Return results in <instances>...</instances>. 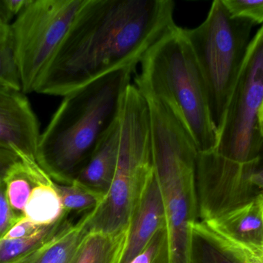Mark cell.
<instances>
[{
    "label": "cell",
    "mask_w": 263,
    "mask_h": 263,
    "mask_svg": "<svg viewBox=\"0 0 263 263\" xmlns=\"http://www.w3.org/2000/svg\"><path fill=\"white\" fill-rule=\"evenodd\" d=\"M172 0H83L35 92L69 93L110 73L136 67L176 26Z\"/></svg>",
    "instance_id": "6da1fadb"
},
{
    "label": "cell",
    "mask_w": 263,
    "mask_h": 263,
    "mask_svg": "<svg viewBox=\"0 0 263 263\" xmlns=\"http://www.w3.org/2000/svg\"><path fill=\"white\" fill-rule=\"evenodd\" d=\"M135 71L119 69L64 96L40 134L35 153L37 163L55 183H72L119 121Z\"/></svg>",
    "instance_id": "7a4b0ae2"
},
{
    "label": "cell",
    "mask_w": 263,
    "mask_h": 263,
    "mask_svg": "<svg viewBox=\"0 0 263 263\" xmlns=\"http://www.w3.org/2000/svg\"><path fill=\"white\" fill-rule=\"evenodd\" d=\"M135 86L144 97L163 102L199 153L215 151L219 133L210 112L205 83L184 29L176 26L142 57Z\"/></svg>",
    "instance_id": "3957f363"
},
{
    "label": "cell",
    "mask_w": 263,
    "mask_h": 263,
    "mask_svg": "<svg viewBox=\"0 0 263 263\" xmlns=\"http://www.w3.org/2000/svg\"><path fill=\"white\" fill-rule=\"evenodd\" d=\"M154 172L163 199L171 263H196L193 225L199 220L196 190L198 151L160 100L148 99Z\"/></svg>",
    "instance_id": "277c9868"
},
{
    "label": "cell",
    "mask_w": 263,
    "mask_h": 263,
    "mask_svg": "<svg viewBox=\"0 0 263 263\" xmlns=\"http://www.w3.org/2000/svg\"><path fill=\"white\" fill-rule=\"evenodd\" d=\"M117 169L103 202L86 213L90 232L117 233L129 227L136 205L154 173L151 124L146 99L128 86L120 118Z\"/></svg>",
    "instance_id": "5b68a950"
},
{
    "label": "cell",
    "mask_w": 263,
    "mask_h": 263,
    "mask_svg": "<svg viewBox=\"0 0 263 263\" xmlns=\"http://www.w3.org/2000/svg\"><path fill=\"white\" fill-rule=\"evenodd\" d=\"M255 23L230 14L223 0L212 3L205 20L184 29L202 74L219 133L250 45Z\"/></svg>",
    "instance_id": "8992f818"
},
{
    "label": "cell",
    "mask_w": 263,
    "mask_h": 263,
    "mask_svg": "<svg viewBox=\"0 0 263 263\" xmlns=\"http://www.w3.org/2000/svg\"><path fill=\"white\" fill-rule=\"evenodd\" d=\"M83 3V0H29L12 20L9 29L25 94L35 92Z\"/></svg>",
    "instance_id": "52a82bcc"
},
{
    "label": "cell",
    "mask_w": 263,
    "mask_h": 263,
    "mask_svg": "<svg viewBox=\"0 0 263 263\" xmlns=\"http://www.w3.org/2000/svg\"><path fill=\"white\" fill-rule=\"evenodd\" d=\"M263 26L252 39L219 131L216 151L241 163L253 162L263 140Z\"/></svg>",
    "instance_id": "ba28073f"
},
{
    "label": "cell",
    "mask_w": 263,
    "mask_h": 263,
    "mask_svg": "<svg viewBox=\"0 0 263 263\" xmlns=\"http://www.w3.org/2000/svg\"><path fill=\"white\" fill-rule=\"evenodd\" d=\"M253 162H236L216 150L198 152L196 179L199 221L217 219L261 197L252 181Z\"/></svg>",
    "instance_id": "9c48e42d"
},
{
    "label": "cell",
    "mask_w": 263,
    "mask_h": 263,
    "mask_svg": "<svg viewBox=\"0 0 263 263\" xmlns=\"http://www.w3.org/2000/svg\"><path fill=\"white\" fill-rule=\"evenodd\" d=\"M40 123L22 91L0 86V147L35 159Z\"/></svg>",
    "instance_id": "30bf717a"
},
{
    "label": "cell",
    "mask_w": 263,
    "mask_h": 263,
    "mask_svg": "<svg viewBox=\"0 0 263 263\" xmlns=\"http://www.w3.org/2000/svg\"><path fill=\"white\" fill-rule=\"evenodd\" d=\"M165 226L163 199L154 172L133 212L124 251L119 263H131L154 235Z\"/></svg>",
    "instance_id": "8fae6325"
},
{
    "label": "cell",
    "mask_w": 263,
    "mask_h": 263,
    "mask_svg": "<svg viewBox=\"0 0 263 263\" xmlns=\"http://www.w3.org/2000/svg\"><path fill=\"white\" fill-rule=\"evenodd\" d=\"M203 222L231 242L250 248H263V197Z\"/></svg>",
    "instance_id": "7c38bea8"
},
{
    "label": "cell",
    "mask_w": 263,
    "mask_h": 263,
    "mask_svg": "<svg viewBox=\"0 0 263 263\" xmlns=\"http://www.w3.org/2000/svg\"><path fill=\"white\" fill-rule=\"evenodd\" d=\"M120 140L119 120L99 144L74 181L105 197L115 176Z\"/></svg>",
    "instance_id": "4fadbf2b"
},
{
    "label": "cell",
    "mask_w": 263,
    "mask_h": 263,
    "mask_svg": "<svg viewBox=\"0 0 263 263\" xmlns=\"http://www.w3.org/2000/svg\"><path fill=\"white\" fill-rule=\"evenodd\" d=\"M3 177L6 195L17 221L24 218L25 208L34 188L51 179L37 163L35 157L18 154Z\"/></svg>",
    "instance_id": "5bb4252c"
},
{
    "label": "cell",
    "mask_w": 263,
    "mask_h": 263,
    "mask_svg": "<svg viewBox=\"0 0 263 263\" xmlns=\"http://www.w3.org/2000/svg\"><path fill=\"white\" fill-rule=\"evenodd\" d=\"M89 232L85 213L77 223L71 222L53 239L18 263H76Z\"/></svg>",
    "instance_id": "9a60e30c"
},
{
    "label": "cell",
    "mask_w": 263,
    "mask_h": 263,
    "mask_svg": "<svg viewBox=\"0 0 263 263\" xmlns=\"http://www.w3.org/2000/svg\"><path fill=\"white\" fill-rule=\"evenodd\" d=\"M193 245L196 263H247L233 242L202 221L193 225Z\"/></svg>",
    "instance_id": "2e32d148"
},
{
    "label": "cell",
    "mask_w": 263,
    "mask_h": 263,
    "mask_svg": "<svg viewBox=\"0 0 263 263\" xmlns=\"http://www.w3.org/2000/svg\"><path fill=\"white\" fill-rule=\"evenodd\" d=\"M69 215L63 208L57 183L52 179L34 188L24 212L25 218L43 227L66 222Z\"/></svg>",
    "instance_id": "e0dca14e"
},
{
    "label": "cell",
    "mask_w": 263,
    "mask_h": 263,
    "mask_svg": "<svg viewBox=\"0 0 263 263\" xmlns=\"http://www.w3.org/2000/svg\"><path fill=\"white\" fill-rule=\"evenodd\" d=\"M128 230L117 233L89 232L85 237L76 263H119L124 251Z\"/></svg>",
    "instance_id": "ac0fdd59"
},
{
    "label": "cell",
    "mask_w": 263,
    "mask_h": 263,
    "mask_svg": "<svg viewBox=\"0 0 263 263\" xmlns=\"http://www.w3.org/2000/svg\"><path fill=\"white\" fill-rule=\"evenodd\" d=\"M70 221L46 227L40 233L23 239L0 240V263H18L53 239L66 229Z\"/></svg>",
    "instance_id": "d6986e66"
},
{
    "label": "cell",
    "mask_w": 263,
    "mask_h": 263,
    "mask_svg": "<svg viewBox=\"0 0 263 263\" xmlns=\"http://www.w3.org/2000/svg\"><path fill=\"white\" fill-rule=\"evenodd\" d=\"M57 191L66 213H89L97 208L104 196L73 181L69 185L57 183Z\"/></svg>",
    "instance_id": "ffe728a7"
},
{
    "label": "cell",
    "mask_w": 263,
    "mask_h": 263,
    "mask_svg": "<svg viewBox=\"0 0 263 263\" xmlns=\"http://www.w3.org/2000/svg\"><path fill=\"white\" fill-rule=\"evenodd\" d=\"M0 83L9 87L22 91L21 77L10 29L0 39Z\"/></svg>",
    "instance_id": "44dd1931"
},
{
    "label": "cell",
    "mask_w": 263,
    "mask_h": 263,
    "mask_svg": "<svg viewBox=\"0 0 263 263\" xmlns=\"http://www.w3.org/2000/svg\"><path fill=\"white\" fill-rule=\"evenodd\" d=\"M131 263H171L165 226L154 235Z\"/></svg>",
    "instance_id": "7402d4cb"
},
{
    "label": "cell",
    "mask_w": 263,
    "mask_h": 263,
    "mask_svg": "<svg viewBox=\"0 0 263 263\" xmlns=\"http://www.w3.org/2000/svg\"><path fill=\"white\" fill-rule=\"evenodd\" d=\"M233 16L247 19L255 24L263 23V0H223Z\"/></svg>",
    "instance_id": "603a6c76"
},
{
    "label": "cell",
    "mask_w": 263,
    "mask_h": 263,
    "mask_svg": "<svg viewBox=\"0 0 263 263\" xmlns=\"http://www.w3.org/2000/svg\"><path fill=\"white\" fill-rule=\"evenodd\" d=\"M17 222L18 221L8 200L3 178H0V240Z\"/></svg>",
    "instance_id": "cb8c5ba5"
},
{
    "label": "cell",
    "mask_w": 263,
    "mask_h": 263,
    "mask_svg": "<svg viewBox=\"0 0 263 263\" xmlns=\"http://www.w3.org/2000/svg\"><path fill=\"white\" fill-rule=\"evenodd\" d=\"M46 227L35 225L33 222H31L30 220L24 217L20 219V220H18V222L9 230L7 234L5 236L3 239H15L30 237V236L40 233L42 230L46 228Z\"/></svg>",
    "instance_id": "d4e9b609"
},
{
    "label": "cell",
    "mask_w": 263,
    "mask_h": 263,
    "mask_svg": "<svg viewBox=\"0 0 263 263\" xmlns=\"http://www.w3.org/2000/svg\"><path fill=\"white\" fill-rule=\"evenodd\" d=\"M252 181L259 191V196L263 197V140L257 156L253 162Z\"/></svg>",
    "instance_id": "484cf974"
},
{
    "label": "cell",
    "mask_w": 263,
    "mask_h": 263,
    "mask_svg": "<svg viewBox=\"0 0 263 263\" xmlns=\"http://www.w3.org/2000/svg\"><path fill=\"white\" fill-rule=\"evenodd\" d=\"M232 242L237 247L242 257L245 259L246 262L263 263V248H250V247H242L239 244Z\"/></svg>",
    "instance_id": "4316f807"
},
{
    "label": "cell",
    "mask_w": 263,
    "mask_h": 263,
    "mask_svg": "<svg viewBox=\"0 0 263 263\" xmlns=\"http://www.w3.org/2000/svg\"><path fill=\"white\" fill-rule=\"evenodd\" d=\"M20 159L14 151L0 147V178L4 177L9 167Z\"/></svg>",
    "instance_id": "83f0119b"
},
{
    "label": "cell",
    "mask_w": 263,
    "mask_h": 263,
    "mask_svg": "<svg viewBox=\"0 0 263 263\" xmlns=\"http://www.w3.org/2000/svg\"><path fill=\"white\" fill-rule=\"evenodd\" d=\"M29 0H5L6 7L11 15L15 18L26 7Z\"/></svg>",
    "instance_id": "f1b7e54d"
},
{
    "label": "cell",
    "mask_w": 263,
    "mask_h": 263,
    "mask_svg": "<svg viewBox=\"0 0 263 263\" xmlns=\"http://www.w3.org/2000/svg\"><path fill=\"white\" fill-rule=\"evenodd\" d=\"M13 20V16L6 7L5 0H0V25L11 24Z\"/></svg>",
    "instance_id": "f546056e"
},
{
    "label": "cell",
    "mask_w": 263,
    "mask_h": 263,
    "mask_svg": "<svg viewBox=\"0 0 263 263\" xmlns=\"http://www.w3.org/2000/svg\"><path fill=\"white\" fill-rule=\"evenodd\" d=\"M9 25H0V39L3 38L9 30Z\"/></svg>",
    "instance_id": "4dcf8cb0"
},
{
    "label": "cell",
    "mask_w": 263,
    "mask_h": 263,
    "mask_svg": "<svg viewBox=\"0 0 263 263\" xmlns=\"http://www.w3.org/2000/svg\"><path fill=\"white\" fill-rule=\"evenodd\" d=\"M261 125H262V130L263 134V110L262 112V115H261Z\"/></svg>",
    "instance_id": "1f68e13d"
},
{
    "label": "cell",
    "mask_w": 263,
    "mask_h": 263,
    "mask_svg": "<svg viewBox=\"0 0 263 263\" xmlns=\"http://www.w3.org/2000/svg\"><path fill=\"white\" fill-rule=\"evenodd\" d=\"M0 86H5V85H3V83H0Z\"/></svg>",
    "instance_id": "d6a6232c"
}]
</instances>
